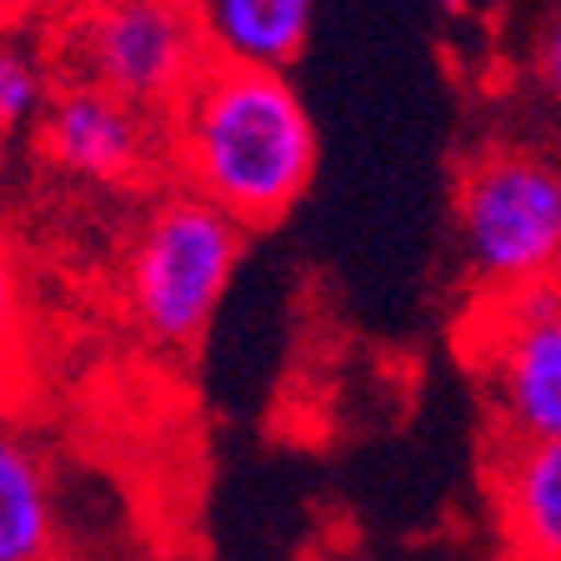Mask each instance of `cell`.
Listing matches in <instances>:
<instances>
[{
  "instance_id": "obj_13",
  "label": "cell",
  "mask_w": 561,
  "mask_h": 561,
  "mask_svg": "<svg viewBox=\"0 0 561 561\" xmlns=\"http://www.w3.org/2000/svg\"><path fill=\"white\" fill-rule=\"evenodd\" d=\"M50 0H0V25H21L31 15H41Z\"/></svg>"
},
{
  "instance_id": "obj_4",
  "label": "cell",
  "mask_w": 561,
  "mask_h": 561,
  "mask_svg": "<svg viewBox=\"0 0 561 561\" xmlns=\"http://www.w3.org/2000/svg\"><path fill=\"white\" fill-rule=\"evenodd\" d=\"M467 362L496 442H561V276L481 291Z\"/></svg>"
},
{
  "instance_id": "obj_1",
  "label": "cell",
  "mask_w": 561,
  "mask_h": 561,
  "mask_svg": "<svg viewBox=\"0 0 561 561\" xmlns=\"http://www.w3.org/2000/svg\"><path fill=\"white\" fill-rule=\"evenodd\" d=\"M165 151L191 196L261 231L286 221L311 191L321 140L286 70L206 60L165 111Z\"/></svg>"
},
{
  "instance_id": "obj_2",
  "label": "cell",
  "mask_w": 561,
  "mask_h": 561,
  "mask_svg": "<svg viewBox=\"0 0 561 561\" xmlns=\"http://www.w3.org/2000/svg\"><path fill=\"white\" fill-rule=\"evenodd\" d=\"M241 256L245 226L191 191L165 196L140 221L126 256V301L136 327L156 346H196L221 311Z\"/></svg>"
},
{
  "instance_id": "obj_6",
  "label": "cell",
  "mask_w": 561,
  "mask_h": 561,
  "mask_svg": "<svg viewBox=\"0 0 561 561\" xmlns=\"http://www.w3.org/2000/svg\"><path fill=\"white\" fill-rule=\"evenodd\" d=\"M161 146L165 130L156 126V111H140V105L85 81L56 91L41 116V156L56 171L95 181V186L140 181Z\"/></svg>"
},
{
  "instance_id": "obj_12",
  "label": "cell",
  "mask_w": 561,
  "mask_h": 561,
  "mask_svg": "<svg viewBox=\"0 0 561 561\" xmlns=\"http://www.w3.org/2000/svg\"><path fill=\"white\" fill-rule=\"evenodd\" d=\"M531 76H537L541 91L561 105V5L547 15V25H541L537 41H531Z\"/></svg>"
},
{
  "instance_id": "obj_16",
  "label": "cell",
  "mask_w": 561,
  "mask_h": 561,
  "mask_svg": "<svg viewBox=\"0 0 561 561\" xmlns=\"http://www.w3.org/2000/svg\"><path fill=\"white\" fill-rule=\"evenodd\" d=\"M442 5H446V11H467L471 0H442Z\"/></svg>"
},
{
  "instance_id": "obj_5",
  "label": "cell",
  "mask_w": 561,
  "mask_h": 561,
  "mask_svg": "<svg viewBox=\"0 0 561 561\" xmlns=\"http://www.w3.org/2000/svg\"><path fill=\"white\" fill-rule=\"evenodd\" d=\"M66 56L85 85L140 111H171L210 60L201 21L165 0H81L66 25Z\"/></svg>"
},
{
  "instance_id": "obj_3",
  "label": "cell",
  "mask_w": 561,
  "mask_h": 561,
  "mask_svg": "<svg viewBox=\"0 0 561 561\" xmlns=\"http://www.w3.org/2000/svg\"><path fill=\"white\" fill-rule=\"evenodd\" d=\"M456 236L481 291L561 276V161L491 146L456 181Z\"/></svg>"
},
{
  "instance_id": "obj_10",
  "label": "cell",
  "mask_w": 561,
  "mask_h": 561,
  "mask_svg": "<svg viewBox=\"0 0 561 561\" xmlns=\"http://www.w3.org/2000/svg\"><path fill=\"white\" fill-rule=\"evenodd\" d=\"M50 70L15 41H0V136L35 126L50 105Z\"/></svg>"
},
{
  "instance_id": "obj_15",
  "label": "cell",
  "mask_w": 561,
  "mask_h": 561,
  "mask_svg": "<svg viewBox=\"0 0 561 561\" xmlns=\"http://www.w3.org/2000/svg\"><path fill=\"white\" fill-rule=\"evenodd\" d=\"M5 156H11V136H0V171H5Z\"/></svg>"
},
{
  "instance_id": "obj_11",
  "label": "cell",
  "mask_w": 561,
  "mask_h": 561,
  "mask_svg": "<svg viewBox=\"0 0 561 561\" xmlns=\"http://www.w3.org/2000/svg\"><path fill=\"white\" fill-rule=\"evenodd\" d=\"M25 366V276L0 236V391Z\"/></svg>"
},
{
  "instance_id": "obj_14",
  "label": "cell",
  "mask_w": 561,
  "mask_h": 561,
  "mask_svg": "<svg viewBox=\"0 0 561 561\" xmlns=\"http://www.w3.org/2000/svg\"><path fill=\"white\" fill-rule=\"evenodd\" d=\"M165 5H175V11H191V15H196L206 0H165Z\"/></svg>"
},
{
  "instance_id": "obj_7",
  "label": "cell",
  "mask_w": 561,
  "mask_h": 561,
  "mask_svg": "<svg viewBox=\"0 0 561 561\" xmlns=\"http://www.w3.org/2000/svg\"><path fill=\"white\" fill-rule=\"evenodd\" d=\"M486 496L502 561H561V442H491Z\"/></svg>"
},
{
  "instance_id": "obj_8",
  "label": "cell",
  "mask_w": 561,
  "mask_h": 561,
  "mask_svg": "<svg viewBox=\"0 0 561 561\" xmlns=\"http://www.w3.org/2000/svg\"><path fill=\"white\" fill-rule=\"evenodd\" d=\"M196 21L210 60L286 70L311 41L316 0H206Z\"/></svg>"
},
{
  "instance_id": "obj_9",
  "label": "cell",
  "mask_w": 561,
  "mask_h": 561,
  "mask_svg": "<svg viewBox=\"0 0 561 561\" xmlns=\"http://www.w3.org/2000/svg\"><path fill=\"white\" fill-rule=\"evenodd\" d=\"M60 506L46 456L0 421V561H56Z\"/></svg>"
}]
</instances>
